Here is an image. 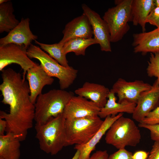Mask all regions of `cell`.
<instances>
[{
    "label": "cell",
    "mask_w": 159,
    "mask_h": 159,
    "mask_svg": "<svg viewBox=\"0 0 159 159\" xmlns=\"http://www.w3.org/2000/svg\"><path fill=\"white\" fill-rule=\"evenodd\" d=\"M1 72V102L9 105V111L8 113L0 110V118L7 122L6 133L13 134L22 141L34 120L35 107L30 100L28 83L20 73L12 69H4Z\"/></svg>",
    "instance_id": "1"
},
{
    "label": "cell",
    "mask_w": 159,
    "mask_h": 159,
    "mask_svg": "<svg viewBox=\"0 0 159 159\" xmlns=\"http://www.w3.org/2000/svg\"><path fill=\"white\" fill-rule=\"evenodd\" d=\"M65 121L63 112L44 124H35L36 137L42 150L54 155L66 146Z\"/></svg>",
    "instance_id": "2"
},
{
    "label": "cell",
    "mask_w": 159,
    "mask_h": 159,
    "mask_svg": "<svg viewBox=\"0 0 159 159\" xmlns=\"http://www.w3.org/2000/svg\"><path fill=\"white\" fill-rule=\"evenodd\" d=\"M74 95L72 92L61 89L52 90L39 95L34 105L35 124H44L62 113Z\"/></svg>",
    "instance_id": "3"
},
{
    "label": "cell",
    "mask_w": 159,
    "mask_h": 159,
    "mask_svg": "<svg viewBox=\"0 0 159 159\" xmlns=\"http://www.w3.org/2000/svg\"><path fill=\"white\" fill-rule=\"evenodd\" d=\"M27 53L30 58H35L40 62L48 74L59 80L61 89L68 88L77 77V69L71 66L65 67L62 65L39 46L32 44L28 48Z\"/></svg>",
    "instance_id": "4"
},
{
    "label": "cell",
    "mask_w": 159,
    "mask_h": 159,
    "mask_svg": "<svg viewBox=\"0 0 159 159\" xmlns=\"http://www.w3.org/2000/svg\"><path fill=\"white\" fill-rule=\"evenodd\" d=\"M141 135L131 119L122 116L116 120L106 133V143L119 149L127 146L135 147L140 142Z\"/></svg>",
    "instance_id": "5"
},
{
    "label": "cell",
    "mask_w": 159,
    "mask_h": 159,
    "mask_svg": "<svg viewBox=\"0 0 159 159\" xmlns=\"http://www.w3.org/2000/svg\"><path fill=\"white\" fill-rule=\"evenodd\" d=\"M103 122L98 116L65 119L66 146L86 144L99 131Z\"/></svg>",
    "instance_id": "6"
},
{
    "label": "cell",
    "mask_w": 159,
    "mask_h": 159,
    "mask_svg": "<svg viewBox=\"0 0 159 159\" xmlns=\"http://www.w3.org/2000/svg\"><path fill=\"white\" fill-rule=\"evenodd\" d=\"M132 0H117L115 6L109 8L102 19L108 26L111 42L121 40L128 32L130 26V11Z\"/></svg>",
    "instance_id": "7"
},
{
    "label": "cell",
    "mask_w": 159,
    "mask_h": 159,
    "mask_svg": "<svg viewBox=\"0 0 159 159\" xmlns=\"http://www.w3.org/2000/svg\"><path fill=\"white\" fill-rule=\"evenodd\" d=\"M27 49L24 46L13 43L0 46V71L10 64H16L23 70L22 77L25 79L28 70L39 64L28 57Z\"/></svg>",
    "instance_id": "8"
},
{
    "label": "cell",
    "mask_w": 159,
    "mask_h": 159,
    "mask_svg": "<svg viewBox=\"0 0 159 159\" xmlns=\"http://www.w3.org/2000/svg\"><path fill=\"white\" fill-rule=\"evenodd\" d=\"M82 8L83 13L87 17L90 22L94 38L99 44L101 51L111 52L110 32L106 21L98 13L86 4H82Z\"/></svg>",
    "instance_id": "9"
},
{
    "label": "cell",
    "mask_w": 159,
    "mask_h": 159,
    "mask_svg": "<svg viewBox=\"0 0 159 159\" xmlns=\"http://www.w3.org/2000/svg\"><path fill=\"white\" fill-rule=\"evenodd\" d=\"M151 86L142 80L127 81L119 78L113 84L111 89L117 94L118 102L125 101L136 104L141 93L150 90Z\"/></svg>",
    "instance_id": "10"
},
{
    "label": "cell",
    "mask_w": 159,
    "mask_h": 159,
    "mask_svg": "<svg viewBox=\"0 0 159 159\" xmlns=\"http://www.w3.org/2000/svg\"><path fill=\"white\" fill-rule=\"evenodd\" d=\"M100 109L93 102L80 96L74 95L66 105L63 114L65 119L98 116Z\"/></svg>",
    "instance_id": "11"
},
{
    "label": "cell",
    "mask_w": 159,
    "mask_h": 159,
    "mask_svg": "<svg viewBox=\"0 0 159 159\" xmlns=\"http://www.w3.org/2000/svg\"><path fill=\"white\" fill-rule=\"evenodd\" d=\"M159 106V83L156 80L149 90L140 95L132 114L133 119L141 123L151 112Z\"/></svg>",
    "instance_id": "12"
},
{
    "label": "cell",
    "mask_w": 159,
    "mask_h": 159,
    "mask_svg": "<svg viewBox=\"0 0 159 159\" xmlns=\"http://www.w3.org/2000/svg\"><path fill=\"white\" fill-rule=\"evenodd\" d=\"M30 19L22 18L18 24L5 37L0 39V46L10 43L24 46L27 48L38 36L34 34L30 27Z\"/></svg>",
    "instance_id": "13"
},
{
    "label": "cell",
    "mask_w": 159,
    "mask_h": 159,
    "mask_svg": "<svg viewBox=\"0 0 159 159\" xmlns=\"http://www.w3.org/2000/svg\"><path fill=\"white\" fill-rule=\"evenodd\" d=\"M62 33L63 37L59 42L63 44L73 39L90 38L93 35L90 22L83 13L68 22L65 25Z\"/></svg>",
    "instance_id": "14"
},
{
    "label": "cell",
    "mask_w": 159,
    "mask_h": 159,
    "mask_svg": "<svg viewBox=\"0 0 159 159\" xmlns=\"http://www.w3.org/2000/svg\"><path fill=\"white\" fill-rule=\"evenodd\" d=\"M26 75L30 90V100L34 105L38 96L42 93L43 88L51 85L54 80L46 73L40 64L29 69Z\"/></svg>",
    "instance_id": "15"
},
{
    "label": "cell",
    "mask_w": 159,
    "mask_h": 159,
    "mask_svg": "<svg viewBox=\"0 0 159 159\" xmlns=\"http://www.w3.org/2000/svg\"><path fill=\"white\" fill-rule=\"evenodd\" d=\"M132 45L135 53L143 55L159 52V28L149 32L134 33Z\"/></svg>",
    "instance_id": "16"
},
{
    "label": "cell",
    "mask_w": 159,
    "mask_h": 159,
    "mask_svg": "<svg viewBox=\"0 0 159 159\" xmlns=\"http://www.w3.org/2000/svg\"><path fill=\"white\" fill-rule=\"evenodd\" d=\"M110 90L103 85L86 82L74 92L77 95L90 100L101 109L106 103Z\"/></svg>",
    "instance_id": "17"
},
{
    "label": "cell",
    "mask_w": 159,
    "mask_h": 159,
    "mask_svg": "<svg viewBox=\"0 0 159 159\" xmlns=\"http://www.w3.org/2000/svg\"><path fill=\"white\" fill-rule=\"evenodd\" d=\"M123 114V113H120L115 116H107L103 120L99 131L88 142L82 145H75L74 148L80 152L78 159H88L91 152L112 124Z\"/></svg>",
    "instance_id": "18"
},
{
    "label": "cell",
    "mask_w": 159,
    "mask_h": 159,
    "mask_svg": "<svg viewBox=\"0 0 159 159\" xmlns=\"http://www.w3.org/2000/svg\"><path fill=\"white\" fill-rule=\"evenodd\" d=\"M108 100L105 106L100 109L98 114L101 118L108 116H115L120 113H126L132 114L136 104L127 101L121 102H116L115 93L110 89L108 96Z\"/></svg>",
    "instance_id": "19"
},
{
    "label": "cell",
    "mask_w": 159,
    "mask_h": 159,
    "mask_svg": "<svg viewBox=\"0 0 159 159\" xmlns=\"http://www.w3.org/2000/svg\"><path fill=\"white\" fill-rule=\"evenodd\" d=\"M155 7L154 0H132L130 21L134 26L140 25L142 32H145L146 18Z\"/></svg>",
    "instance_id": "20"
},
{
    "label": "cell",
    "mask_w": 159,
    "mask_h": 159,
    "mask_svg": "<svg viewBox=\"0 0 159 159\" xmlns=\"http://www.w3.org/2000/svg\"><path fill=\"white\" fill-rule=\"evenodd\" d=\"M20 142L16 136L11 132L0 136V157L3 159H19Z\"/></svg>",
    "instance_id": "21"
},
{
    "label": "cell",
    "mask_w": 159,
    "mask_h": 159,
    "mask_svg": "<svg viewBox=\"0 0 159 159\" xmlns=\"http://www.w3.org/2000/svg\"><path fill=\"white\" fill-rule=\"evenodd\" d=\"M14 9L11 1L0 4V33L9 32L19 23L13 14Z\"/></svg>",
    "instance_id": "22"
},
{
    "label": "cell",
    "mask_w": 159,
    "mask_h": 159,
    "mask_svg": "<svg viewBox=\"0 0 159 159\" xmlns=\"http://www.w3.org/2000/svg\"><path fill=\"white\" fill-rule=\"evenodd\" d=\"M95 44L98 43L94 38H75L65 43L64 44L63 49L66 54L72 52L77 56H85L86 49L90 46Z\"/></svg>",
    "instance_id": "23"
},
{
    "label": "cell",
    "mask_w": 159,
    "mask_h": 159,
    "mask_svg": "<svg viewBox=\"0 0 159 159\" xmlns=\"http://www.w3.org/2000/svg\"><path fill=\"white\" fill-rule=\"evenodd\" d=\"M35 43L40 46L43 50L46 52L52 57L62 65L68 67L69 66L63 49L64 44L59 43L47 44L40 42L36 40Z\"/></svg>",
    "instance_id": "24"
},
{
    "label": "cell",
    "mask_w": 159,
    "mask_h": 159,
    "mask_svg": "<svg viewBox=\"0 0 159 159\" xmlns=\"http://www.w3.org/2000/svg\"><path fill=\"white\" fill-rule=\"evenodd\" d=\"M146 68L148 76L155 77L159 83V52L154 54L150 53L149 61Z\"/></svg>",
    "instance_id": "25"
},
{
    "label": "cell",
    "mask_w": 159,
    "mask_h": 159,
    "mask_svg": "<svg viewBox=\"0 0 159 159\" xmlns=\"http://www.w3.org/2000/svg\"><path fill=\"white\" fill-rule=\"evenodd\" d=\"M140 123L149 125L159 124V106L150 112Z\"/></svg>",
    "instance_id": "26"
},
{
    "label": "cell",
    "mask_w": 159,
    "mask_h": 159,
    "mask_svg": "<svg viewBox=\"0 0 159 159\" xmlns=\"http://www.w3.org/2000/svg\"><path fill=\"white\" fill-rule=\"evenodd\" d=\"M138 126L149 130L151 140L154 141H159V124L149 125L139 123Z\"/></svg>",
    "instance_id": "27"
},
{
    "label": "cell",
    "mask_w": 159,
    "mask_h": 159,
    "mask_svg": "<svg viewBox=\"0 0 159 159\" xmlns=\"http://www.w3.org/2000/svg\"><path fill=\"white\" fill-rule=\"evenodd\" d=\"M146 23L159 28V7L155 6L147 16Z\"/></svg>",
    "instance_id": "28"
},
{
    "label": "cell",
    "mask_w": 159,
    "mask_h": 159,
    "mask_svg": "<svg viewBox=\"0 0 159 159\" xmlns=\"http://www.w3.org/2000/svg\"><path fill=\"white\" fill-rule=\"evenodd\" d=\"M132 153L125 148L118 150L109 156L108 159H133Z\"/></svg>",
    "instance_id": "29"
},
{
    "label": "cell",
    "mask_w": 159,
    "mask_h": 159,
    "mask_svg": "<svg viewBox=\"0 0 159 159\" xmlns=\"http://www.w3.org/2000/svg\"><path fill=\"white\" fill-rule=\"evenodd\" d=\"M147 159H159V141H155Z\"/></svg>",
    "instance_id": "30"
},
{
    "label": "cell",
    "mask_w": 159,
    "mask_h": 159,
    "mask_svg": "<svg viewBox=\"0 0 159 159\" xmlns=\"http://www.w3.org/2000/svg\"><path fill=\"white\" fill-rule=\"evenodd\" d=\"M109 155L107 150H97L92 154L88 159H108Z\"/></svg>",
    "instance_id": "31"
},
{
    "label": "cell",
    "mask_w": 159,
    "mask_h": 159,
    "mask_svg": "<svg viewBox=\"0 0 159 159\" xmlns=\"http://www.w3.org/2000/svg\"><path fill=\"white\" fill-rule=\"evenodd\" d=\"M148 153L144 150H138L135 152L132 155L133 159H147Z\"/></svg>",
    "instance_id": "32"
},
{
    "label": "cell",
    "mask_w": 159,
    "mask_h": 159,
    "mask_svg": "<svg viewBox=\"0 0 159 159\" xmlns=\"http://www.w3.org/2000/svg\"><path fill=\"white\" fill-rule=\"evenodd\" d=\"M7 127V122L6 120L0 118V136L4 135Z\"/></svg>",
    "instance_id": "33"
},
{
    "label": "cell",
    "mask_w": 159,
    "mask_h": 159,
    "mask_svg": "<svg viewBox=\"0 0 159 159\" xmlns=\"http://www.w3.org/2000/svg\"><path fill=\"white\" fill-rule=\"evenodd\" d=\"M80 155L79 151L78 150H77V151L75 154L74 156L72 157V159H78Z\"/></svg>",
    "instance_id": "34"
},
{
    "label": "cell",
    "mask_w": 159,
    "mask_h": 159,
    "mask_svg": "<svg viewBox=\"0 0 159 159\" xmlns=\"http://www.w3.org/2000/svg\"><path fill=\"white\" fill-rule=\"evenodd\" d=\"M154 2L155 6L159 7V0H154Z\"/></svg>",
    "instance_id": "35"
},
{
    "label": "cell",
    "mask_w": 159,
    "mask_h": 159,
    "mask_svg": "<svg viewBox=\"0 0 159 159\" xmlns=\"http://www.w3.org/2000/svg\"><path fill=\"white\" fill-rule=\"evenodd\" d=\"M9 0H0V4L6 3Z\"/></svg>",
    "instance_id": "36"
},
{
    "label": "cell",
    "mask_w": 159,
    "mask_h": 159,
    "mask_svg": "<svg viewBox=\"0 0 159 159\" xmlns=\"http://www.w3.org/2000/svg\"><path fill=\"white\" fill-rule=\"evenodd\" d=\"M0 159H3L1 157H0Z\"/></svg>",
    "instance_id": "37"
}]
</instances>
